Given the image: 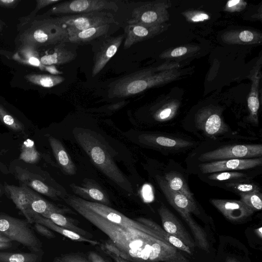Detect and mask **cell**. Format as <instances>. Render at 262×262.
Instances as JSON below:
<instances>
[{
	"label": "cell",
	"instance_id": "6da1fadb",
	"mask_svg": "<svg viewBox=\"0 0 262 262\" xmlns=\"http://www.w3.org/2000/svg\"><path fill=\"white\" fill-rule=\"evenodd\" d=\"M63 200L70 207L108 237L100 245L132 262H189L178 250L154 231L145 232L112 223L68 195Z\"/></svg>",
	"mask_w": 262,
	"mask_h": 262
},
{
	"label": "cell",
	"instance_id": "7a4b0ae2",
	"mask_svg": "<svg viewBox=\"0 0 262 262\" xmlns=\"http://www.w3.org/2000/svg\"><path fill=\"white\" fill-rule=\"evenodd\" d=\"M72 133L93 164L120 188L133 194L132 184L116 164L104 138L93 130L82 127H75Z\"/></svg>",
	"mask_w": 262,
	"mask_h": 262
},
{
	"label": "cell",
	"instance_id": "3957f363",
	"mask_svg": "<svg viewBox=\"0 0 262 262\" xmlns=\"http://www.w3.org/2000/svg\"><path fill=\"white\" fill-rule=\"evenodd\" d=\"M181 75L173 66H160L125 75L111 83L110 98H122L139 94L150 88L172 81Z\"/></svg>",
	"mask_w": 262,
	"mask_h": 262
},
{
	"label": "cell",
	"instance_id": "277c9868",
	"mask_svg": "<svg viewBox=\"0 0 262 262\" xmlns=\"http://www.w3.org/2000/svg\"><path fill=\"white\" fill-rule=\"evenodd\" d=\"M66 30L55 18L35 20L20 36L23 46L34 48L68 42Z\"/></svg>",
	"mask_w": 262,
	"mask_h": 262
},
{
	"label": "cell",
	"instance_id": "5b68a950",
	"mask_svg": "<svg viewBox=\"0 0 262 262\" xmlns=\"http://www.w3.org/2000/svg\"><path fill=\"white\" fill-rule=\"evenodd\" d=\"M0 233L27 247L32 252L42 251V243L29 226L27 220H22L0 213Z\"/></svg>",
	"mask_w": 262,
	"mask_h": 262
},
{
	"label": "cell",
	"instance_id": "8992f818",
	"mask_svg": "<svg viewBox=\"0 0 262 262\" xmlns=\"http://www.w3.org/2000/svg\"><path fill=\"white\" fill-rule=\"evenodd\" d=\"M156 179L167 201L187 224L194 237H200L203 234V230L191 215V213L196 215L200 213L195 202L191 201L185 195L171 189L164 178L157 176Z\"/></svg>",
	"mask_w": 262,
	"mask_h": 262
},
{
	"label": "cell",
	"instance_id": "52a82bcc",
	"mask_svg": "<svg viewBox=\"0 0 262 262\" xmlns=\"http://www.w3.org/2000/svg\"><path fill=\"white\" fill-rule=\"evenodd\" d=\"M56 18L69 36L91 27L117 23L113 14L106 11L63 15Z\"/></svg>",
	"mask_w": 262,
	"mask_h": 262
},
{
	"label": "cell",
	"instance_id": "ba28073f",
	"mask_svg": "<svg viewBox=\"0 0 262 262\" xmlns=\"http://www.w3.org/2000/svg\"><path fill=\"white\" fill-rule=\"evenodd\" d=\"M169 1L158 0L143 3L135 8L132 13L128 24L160 25L169 20Z\"/></svg>",
	"mask_w": 262,
	"mask_h": 262
},
{
	"label": "cell",
	"instance_id": "9c48e42d",
	"mask_svg": "<svg viewBox=\"0 0 262 262\" xmlns=\"http://www.w3.org/2000/svg\"><path fill=\"white\" fill-rule=\"evenodd\" d=\"M262 155L261 144H236L225 146L203 154L199 160L203 161L258 158Z\"/></svg>",
	"mask_w": 262,
	"mask_h": 262
},
{
	"label": "cell",
	"instance_id": "30bf717a",
	"mask_svg": "<svg viewBox=\"0 0 262 262\" xmlns=\"http://www.w3.org/2000/svg\"><path fill=\"white\" fill-rule=\"evenodd\" d=\"M118 9L116 2L108 0H75L65 1L53 6L47 14H81Z\"/></svg>",
	"mask_w": 262,
	"mask_h": 262
},
{
	"label": "cell",
	"instance_id": "8fae6325",
	"mask_svg": "<svg viewBox=\"0 0 262 262\" xmlns=\"http://www.w3.org/2000/svg\"><path fill=\"white\" fill-rule=\"evenodd\" d=\"M73 196L75 199L82 206L112 223L145 232L150 233L154 231L145 225L136 220L130 219L109 206L85 201L78 196Z\"/></svg>",
	"mask_w": 262,
	"mask_h": 262
},
{
	"label": "cell",
	"instance_id": "7c38bea8",
	"mask_svg": "<svg viewBox=\"0 0 262 262\" xmlns=\"http://www.w3.org/2000/svg\"><path fill=\"white\" fill-rule=\"evenodd\" d=\"M196 126L208 136L214 137L228 131L221 111L215 106H208L200 110L195 115Z\"/></svg>",
	"mask_w": 262,
	"mask_h": 262
},
{
	"label": "cell",
	"instance_id": "4fadbf2b",
	"mask_svg": "<svg viewBox=\"0 0 262 262\" xmlns=\"http://www.w3.org/2000/svg\"><path fill=\"white\" fill-rule=\"evenodd\" d=\"M94 53L92 76L97 75L105 66L109 60L117 53L121 46L125 34L116 36H107L103 37Z\"/></svg>",
	"mask_w": 262,
	"mask_h": 262
},
{
	"label": "cell",
	"instance_id": "5bb4252c",
	"mask_svg": "<svg viewBox=\"0 0 262 262\" xmlns=\"http://www.w3.org/2000/svg\"><path fill=\"white\" fill-rule=\"evenodd\" d=\"M168 24L145 25L128 24L125 28L124 49H127L136 43L152 38L168 29Z\"/></svg>",
	"mask_w": 262,
	"mask_h": 262
},
{
	"label": "cell",
	"instance_id": "9a60e30c",
	"mask_svg": "<svg viewBox=\"0 0 262 262\" xmlns=\"http://www.w3.org/2000/svg\"><path fill=\"white\" fill-rule=\"evenodd\" d=\"M261 162V157L244 159H228L203 163L200 164L199 167L203 173H212L228 170L250 169L260 165Z\"/></svg>",
	"mask_w": 262,
	"mask_h": 262
},
{
	"label": "cell",
	"instance_id": "2e32d148",
	"mask_svg": "<svg viewBox=\"0 0 262 262\" xmlns=\"http://www.w3.org/2000/svg\"><path fill=\"white\" fill-rule=\"evenodd\" d=\"M158 213L163 229L180 239L191 249H193L195 242L176 216L164 205L160 207Z\"/></svg>",
	"mask_w": 262,
	"mask_h": 262
},
{
	"label": "cell",
	"instance_id": "e0dca14e",
	"mask_svg": "<svg viewBox=\"0 0 262 262\" xmlns=\"http://www.w3.org/2000/svg\"><path fill=\"white\" fill-rule=\"evenodd\" d=\"M210 202L226 219L233 222H241L254 212L241 200L213 199Z\"/></svg>",
	"mask_w": 262,
	"mask_h": 262
},
{
	"label": "cell",
	"instance_id": "ac0fdd59",
	"mask_svg": "<svg viewBox=\"0 0 262 262\" xmlns=\"http://www.w3.org/2000/svg\"><path fill=\"white\" fill-rule=\"evenodd\" d=\"M70 187L73 192L82 199L109 206L111 205L107 194L93 180L85 179L81 185L72 183Z\"/></svg>",
	"mask_w": 262,
	"mask_h": 262
},
{
	"label": "cell",
	"instance_id": "d6986e66",
	"mask_svg": "<svg viewBox=\"0 0 262 262\" xmlns=\"http://www.w3.org/2000/svg\"><path fill=\"white\" fill-rule=\"evenodd\" d=\"M25 217L29 223H37L43 225L50 230L54 231L72 241L88 243L93 246L100 244V243L97 241L86 238L73 231L57 225L51 220L34 212L31 209L27 210Z\"/></svg>",
	"mask_w": 262,
	"mask_h": 262
},
{
	"label": "cell",
	"instance_id": "ffe728a7",
	"mask_svg": "<svg viewBox=\"0 0 262 262\" xmlns=\"http://www.w3.org/2000/svg\"><path fill=\"white\" fill-rule=\"evenodd\" d=\"M15 171L17 179L31 189L55 200H59L62 197L59 191L48 185L30 172L18 167Z\"/></svg>",
	"mask_w": 262,
	"mask_h": 262
},
{
	"label": "cell",
	"instance_id": "44dd1931",
	"mask_svg": "<svg viewBox=\"0 0 262 262\" xmlns=\"http://www.w3.org/2000/svg\"><path fill=\"white\" fill-rule=\"evenodd\" d=\"M118 23L91 27L69 36L68 41L74 44L90 43L96 39L110 36Z\"/></svg>",
	"mask_w": 262,
	"mask_h": 262
},
{
	"label": "cell",
	"instance_id": "7402d4cb",
	"mask_svg": "<svg viewBox=\"0 0 262 262\" xmlns=\"http://www.w3.org/2000/svg\"><path fill=\"white\" fill-rule=\"evenodd\" d=\"M260 69V64L256 65L250 74L252 84L247 99L249 120L256 125L258 124V111L260 105L259 99V83L261 78Z\"/></svg>",
	"mask_w": 262,
	"mask_h": 262
},
{
	"label": "cell",
	"instance_id": "603a6c76",
	"mask_svg": "<svg viewBox=\"0 0 262 262\" xmlns=\"http://www.w3.org/2000/svg\"><path fill=\"white\" fill-rule=\"evenodd\" d=\"M139 140L146 145L167 149H179L192 145L191 142L185 140L154 134H142L139 136Z\"/></svg>",
	"mask_w": 262,
	"mask_h": 262
},
{
	"label": "cell",
	"instance_id": "cb8c5ba5",
	"mask_svg": "<svg viewBox=\"0 0 262 262\" xmlns=\"http://www.w3.org/2000/svg\"><path fill=\"white\" fill-rule=\"evenodd\" d=\"M68 42L55 45L53 51L40 57L41 63L45 66L60 65L71 62L76 57V52L70 47Z\"/></svg>",
	"mask_w": 262,
	"mask_h": 262
},
{
	"label": "cell",
	"instance_id": "d4e9b609",
	"mask_svg": "<svg viewBox=\"0 0 262 262\" xmlns=\"http://www.w3.org/2000/svg\"><path fill=\"white\" fill-rule=\"evenodd\" d=\"M48 141L53 155L62 170L67 175L73 176L76 167L61 141L53 136L48 137Z\"/></svg>",
	"mask_w": 262,
	"mask_h": 262
},
{
	"label": "cell",
	"instance_id": "484cf974",
	"mask_svg": "<svg viewBox=\"0 0 262 262\" xmlns=\"http://www.w3.org/2000/svg\"><path fill=\"white\" fill-rule=\"evenodd\" d=\"M223 41L230 45H254L261 42L260 33L252 30H232L224 33Z\"/></svg>",
	"mask_w": 262,
	"mask_h": 262
},
{
	"label": "cell",
	"instance_id": "4316f807",
	"mask_svg": "<svg viewBox=\"0 0 262 262\" xmlns=\"http://www.w3.org/2000/svg\"><path fill=\"white\" fill-rule=\"evenodd\" d=\"M5 188L16 207L25 216L30 206V188L23 184L21 186L6 184Z\"/></svg>",
	"mask_w": 262,
	"mask_h": 262
},
{
	"label": "cell",
	"instance_id": "83f0119b",
	"mask_svg": "<svg viewBox=\"0 0 262 262\" xmlns=\"http://www.w3.org/2000/svg\"><path fill=\"white\" fill-rule=\"evenodd\" d=\"M31 202L30 209L40 215L47 212L60 214L74 213L71 209L66 206H58L52 204L41 197L30 188Z\"/></svg>",
	"mask_w": 262,
	"mask_h": 262
},
{
	"label": "cell",
	"instance_id": "f1b7e54d",
	"mask_svg": "<svg viewBox=\"0 0 262 262\" xmlns=\"http://www.w3.org/2000/svg\"><path fill=\"white\" fill-rule=\"evenodd\" d=\"M136 221L152 229L158 235L178 250L184 251L189 254H192V249L186 246L180 239L166 232L154 221L142 217L137 218Z\"/></svg>",
	"mask_w": 262,
	"mask_h": 262
},
{
	"label": "cell",
	"instance_id": "f546056e",
	"mask_svg": "<svg viewBox=\"0 0 262 262\" xmlns=\"http://www.w3.org/2000/svg\"><path fill=\"white\" fill-rule=\"evenodd\" d=\"M49 219L57 225L70 231H73L83 237L92 239L93 235L90 232L80 228L76 224V221L67 217L62 214L47 212L41 215Z\"/></svg>",
	"mask_w": 262,
	"mask_h": 262
},
{
	"label": "cell",
	"instance_id": "4dcf8cb0",
	"mask_svg": "<svg viewBox=\"0 0 262 262\" xmlns=\"http://www.w3.org/2000/svg\"><path fill=\"white\" fill-rule=\"evenodd\" d=\"M164 178L171 189L185 195L190 200L195 202L193 193L181 174L171 171L166 173Z\"/></svg>",
	"mask_w": 262,
	"mask_h": 262
},
{
	"label": "cell",
	"instance_id": "1f68e13d",
	"mask_svg": "<svg viewBox=\"0 0 262 262\" xmlns=\"http://www.w3.org/2000/svg\"><path fill=\"white\" fill-rule=\"evenodd\" d=\"M18 61L29 66L39 68L44 70L45 65L40 62V58L36 49L28 46H23L19 53H17L13 57Z\"/></svg>",
	"mask_w": 262,
	"mask_h": 262
},
{
	"label": "cell",
	"instance_id": "d6a6232c",
	"mask_svg": "<svg viewBox=\"0 0 262 262\" xmlns=\"http://www.w3.org/2000/svg\"><path fill=\"white\" fill-rule=\"evenodd\" d=\"M25 78L30 82L44 88H52L63 82L65 78L58 75L31 74Z\"/></svg>",
	"mask_w": 262,
	"mask_h": 262
},
{
	"label": "cell",
	"instance_id": "836d02e7",
	"mask_svg": "<svg viewBox=\"0 0 262 262\" xmlns=\"http://www.w3.org/2000/svg\"><path fill=\"white\" fill-rule=\"evenodd\" d=\"M37 253H10L0 252V262H39Z\"/></svg>",
	"mask_w": 262,
	"mask_h": 262
},
{
	"label": "cell",
	"instance_id": "e575fe53",
	"mask_svg": "<svg viewBox=\"0 0 262 262\" xmlns=\"http://www.w3.org/2000/svg\"><path fill=\"white\" fill-rule=\"evenodd\" d=\"M40 155L37 150L33 141L30 139L25 140L21 146L19 159L29 163L37 162Z\"/></svg>",
	"mask_w": 262,
	"mask_h": 262
},
{
	"label": "cell",
	"instance_id": "d590c367",
	"mask_svg": "<svg viewBox=\"0 0 262 262\" xmlns=\"http://www.w3.org/2000/svg\"><path fill=\"white\" fill-rule=\"evenodd\" d=\"M179 103L170 101L165 103L154 114L155 119L159 122H164L171 119L176 114Z\"/></svg>",
	"mask_w": 262,
	"mask_h": 262
},
{
	"label": "cell",
	"instance_id": "8d00e7d4",
	"mask_svg": "<svg viewBox=\"0 0 262 262\" xmlns=\"http://www.w3.org/2000/svg\"><path fill=\"white\" fill-rule=\"evenodd\" d=\"M0 121L8 128L15 132H23L24 124L16 118L10 114L0 104Z\"/></svg>",
	"mask_w": 262,
	"mask_h": 262
},
{
	"label": "cell",
	"instance_id": "74e56055",
	"mask_svg": "<svg viewBox=\"0 0 262 262\" xmlns=\"http://www.w3.org/2000/svg\"><path fill=\"white\" fill-rule=\"evenodd\" d=\"M241 201L254 211L262 208V195L260 192L240 193Z\"/></svg>",
	"mask_w": 262,
	"mask_h": 262
},
{
	"label": "cell",
	"instance_id": "f35d334b",
	"mask_svg": "<svg viewBox=\"0 0 262 262\" xmlns=\"http://www.w3.org/2000/svg\"><path fill=\"white\" fill-rule=\"evenodd\" d=\"M226 186L240 193L259 192L260 188L256 184L243 181L232 182L226 184Z\"/></svg>",
	"mask_w": 262,
	"mask_h": 262
},
{
	"label": "cell",
	"instance_id": "ab89813d",
	"mask_svg": "<svg viewBox=\"0 0 262 262\" xmlns=\"http://www.w3.org/2000/svg\"><path fill=\"white\" fill-rule=\"evenodd\" d=\"M244 173L236 171H223L212 173L208 176L212 180L225 181L233 179H241L246 177Z\"/></svg>",
	"mask_w": 262,
	"mask_h": 262
},
{
	"label": "cell",
	"instance_id": "60d3db41",
	"mask_svg": "<svg viewBox=\"0 0 262 262\" xmlns=\"http://www.w3.org/2000/svg\"><path fill=\"white\" fill-rule=\"evenodd\" d=\"M193 49H189L185 46H181L176 48L168 53H163L161 54L162 58H177L181 57L189 52H192Z\"/></svg>",
	"mask_w": 262,
	"mask_h": 262
},
{
	"label": "cell",
	"instance_id": "b9f144b4",
	"mask_svg": "<svg viewBox=\"0 0 262 262\" xmlns=\"http://www.w3.org/2000/svg\"><path fill=\"white\" fill-rule=\"evenodd\" d=\"M184 15L188 21L192 22L203 21L209 18V16L207 13L198 11L185 12Z\"/></svg>",
	"mask_w": 262,
	"mask_h": 262
},
{
	"label": "cell",
	"instance_id": "7bdbcfd3",
	"mask_svg": "<svg viewBox=\"0 0 262 262\" xmlns=\"http://www.w3.org/2000/svg\"><path fill=\"white\" fill-rule=\"evenodd\" d=\"M246 5V2L243 0H231L227 3L225 9L230 12H239L243 10Z\"/></svg>",
	"mask_w": 262,
	"mask_h": 262
},
{
	"label": "cell",
	"instance_id": "ee69618b",
	"mask_svg": "<svg viewBox=\"0 0 262 262\" xmlns=\"http://www.w3.org/2000/svg\"><path fill=\"white\" fill-rule=\"evenodd\" d=\"M58 258L60 262H89L85 257L77 253L62 254Z\"/></svg>",
	"mask_w": 262,
	"mask_h": 262
},
{
	"label": "cell",
	"instance_id": "f6af8a7d",
	"mask_svg": "<svg viewBox=\"0 0 262 262\" xmlns=\"http://www.w3.org/2000/svg\"><path fill=\"white\" fill-rule=\"evenodd\" d=\"M34 223L35 229L40 234L50 239L56 237L55 234L48 227L37 223Z\"/></svg>",
	"mask_w": 262,
	"mask_h": 262
},
{
	"label": "cell",
	"instance_id": "bcb514c9",
	"mask_svg": "<svg viewBox=\"0 0 262 262\" xmlns=\"http://www.w3.org/2000/svg\"><path fill=\"white\" fill-rule=\"evenodd\" d=\"M60 1V0H37L36 11L37 10V11L40 9L49 5L57 4Z\"/></svg>",
	"mask_w": 262,
	"mask_h": 262
},
{
	"label": "cell",
	"instance_id": "7dc6e473",
	"mask_svg": "<svg viewBox=\"0 0 262 262\" xmlns=\"http://www.w3.org/2000/svg\"><path fill=\"white\" fill-rule=\"evenodd\" d=\"M89 262H107L100 255L94 251H90L88 254Z\"/></svg>",
	"mask_w": 262,
	"mask_h": 262
},
{
	"label": "cell",
	"instance_id": "c3c4849f",
	"mask_svg": "<svg viewBox=\"0 0 262 262\" xmlns=\"http://www.w3.org/2000/svg\"><path fill=\"white\" fill-rule=\"evenodd\" d=\"M101 249L104 253L111 257L115 262H129V261L124 259L118 254L113 253L108 250L104 248H101Z\"/></svg>",
	"mask_w": 262,
	"mask_h": 262
},
{
	"label": "cell",
	"instance_id": "681fc988",
	"mask_svg": "<svg viewBox=\"0 0 262 262\" xmlns=\"http://www.w3.org/2000/svg\"><path fill=\"white\" fill-rule=\"evenodd\" d=\"M44 70L48 72L51 74H53V75L62 74V72L57 70L55 65L45 66Z\"/></svg>",
	"mask_w": 262,
	"mask_h": 262
},
{
	"label": "cell",
	"instance_id": "f907efd6",
	"mask_svg": "<svg viewBox=\"0 0 262 262\" xmlns=\"http://www.w3.org/2000/svg\"><path fill=\"white\" fill-rule=\"evenodd\" d=\"M19 2L17 0H0V6L5 7H11Z\"/></svg>",
	"mask_w": 262,
	"mask_h": 262
},
{
	"label": "cell",
	"instance_id": "816d5d0a",
	"mask_svg": "<svg viewBox=\"0 0 262 262\" xmlns=\"http://www.w3.org/2000/svg\"><path fill=\"white\" fill-rule=\"evenodd\" d=\"M125 102H126L123 101L120 102L119 103H117L114 104H112L110 106L109 108L111 110L118 109V108L121 107V106H123L125 104Z\"/></svg>",
	"mask_w": 262,
	"mask_h": 262
},
{
	"label": "cell",
	"instance_id": "f5cc1de1",
	"mask_svg": "<svg viewBox=\"0 0 262 262\" xmlns=\"http://www.w3.org/2000/svg\"><path fill=\"white\" fill-rule=\"evenodd\" d=\"M12 247L11 242L3 243L0 242V250L7 249Z\"/></svg>",
	"mask_w": 262,
	"mask_h": 262
},
{
	"label": "cell",
	"instance_id": "db71d44e",
	"mask_svg": "<svg viewBox=\"0 0 262 262\" xmlns=\"http://www.w3.org/2000/svg\"><path fill=\"white\" fill-rule=\"evenodd\" d=\"M11 241L9 238L0 233V242L9 243Z\"/></svg>",
	"mask_w": 262,
	"mask_h": 262
},
{
	"label": "cell",
	"instance_id": "11a10c76",
	"mask_svg": "<svg viewBox=\"0 0 262 262\" xmlns=\"http://www.w3.org/2000/svg\"><path fill=\"white\" fill-rule=\"evenodd\" d=\"M256 230L257 231V233L258 234V235H259L260 237H261V234H262L261 227H260L259 228L257 229Z\"/></svg>",
	"mask_w": 262,
	"mask_h": 262
},
{
	"label": "cell",
	"instance_id": "9f6ffc18",
	"mask_svg": "<svg viewBox=\"0 0 262 262\" xmlns=\"http://www.w3.org/2000/svg\"><path fill=\"white\" fill-rule=\"evenodd\" d=\"M53 262H60V261L59 260V259H58V257H56V258L54 259V260L53 261Z\"/></svg>",
	"mask_w": 262,
	"mask_h": 262
},
{
	"label": "cell",
	"instance_id": "6f0895ef",
	"mask_svg": "<svg viewBox=\"0 0 262 262\" xmlns=\"http://www.w3.org/2000/svg\"><path fill=\"white\" fill-rule=\"evenodd\" d=\"M227 262H237L236 261H235V260L234 259H230L228 260V261Z\"/></svg>",
	"mask_w": 262,
	"mask_h": 262
},
{
	"label": "cell",
	"instance_id": "680465c9",
	"mask_svg": "<svg viewBox=\"0 0 262 262\" xmlns=\"http://www.w3.org/2000/svg\"><path fill=\"white\" fill-rule=\"evenodd\" d=\"M0 28H1V26H0Z\"/></svg>",
	"mask_w": 262,
	"mask_h": 262
}]
</instances>
